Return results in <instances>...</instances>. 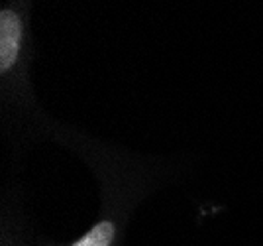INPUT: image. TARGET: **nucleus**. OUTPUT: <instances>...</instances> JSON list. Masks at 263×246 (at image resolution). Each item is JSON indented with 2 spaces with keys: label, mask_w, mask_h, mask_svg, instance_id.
Wrapping results in <instances>:
<instances>
[{
  "label": "nucleus",
  "mask_w": 263,
  "mask_h": 246,
  "mask_svg": "<svg viewBox=\"0 0 263 246\" xmlns=\"http://www.w3.org/2000/svg\"><path fill=\"white\" fill-rule=\"evenodd\" d=\"M24 51V24L10 8L0 12V75L10 71Z\"/></svg>",
  "instance_id": "1"
},
{
  "label": "nucleus",
  "mask_w": 263,
  "mask_h": 246,
  "mask_svg": "<svg viewBox=\"0 0 263 246\" xmlns=\"http://www.w3.org/2000/svg\"><path fill=\"white\" fill-rule=\"evenodd\" d=\"M0 246H33L30 240V233H24L12 223L8 217L2 219V233H0Z\"/></svg>",
  "instance_id": "2"
}]
</instances>
